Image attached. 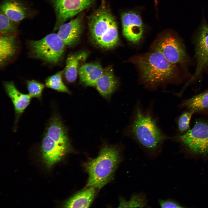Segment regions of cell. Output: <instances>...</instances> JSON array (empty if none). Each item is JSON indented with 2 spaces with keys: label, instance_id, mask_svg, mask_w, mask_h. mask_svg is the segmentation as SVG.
Masks as SVG:
<instances>
[{
  "label": "cell",
  "instance_id": "d6986e66",
  "mask_svg": "<svg viewBox=\"0 0 208 208\" xmlns=\"http://www.w3.org/2000/svg\"><path fill=\"white\" fill-rule=\"evenodd\" d=\"M88 55L87 53L82 52L70 55L68 57L64 70L65 78L68 81L72 82L75 80L79 63L81 61L85 60Z\"/></svg>",
  "mask_w": 208,
  "mask_h": 208
},
{
  "label": "cell",
  "instance_id": "2e32d148",
  "mask_svg": "<svg viewBox=\"0 0 208 208\" xmlns=\"http://www.w3.org/2000/svg\"><path fill=\"white\" fill-rule=\"evenodd\" d=\"M103 71L102 67L99 63H87L79 68V74L80 81L83 84L92 86Z\"/></svg>",
  "mask_w": 208,
  "mask_h": 208
},
{
  "label": "cell",
  "instance_id": "cb8c5ba5",
  "mask_svg": "<svg viewBox=\"0 0 208 208\" xmlns=\"http://www.w3.org/2000/svg\"><path fill=\"white\" fill-rule=\"evenodd\" d=\"M1 11L0 15V31L1 35L12 34L16 30V24Z\"/></svg>",
  "mask_w": 208,
  "mask_h": 208
},
{
  "label": "cell",
  "instance_id": "ffe728a7",
  "mask_svg": "<svg viewBox=\"0 0 208 208\" xmlns=\"http://www.w3.org/2000/svg\"><path fill=\"white\" fill-rule=\"evenodd\" d=\"M16 50V37L12 34L1 35L0 38L1 65L15 54Z\"/></svg>",
  "mask_w": 208,
  "mask_h": 208
},
{
  "label": "cell",
  "instance_id": "4316f807",
  "mask_svg": "<svg viewBox=\"0 0 208 208\" xmlns=\"http://www.w3.org/2000/svg\"><path fill=\"white\" fill-rule=\"evenodd\" d=\"M158 203L161 208H182L179 204L171 199H159Z\"/></svg>",
  "mask_w": 208,
  "mask_h": 208
},
{
  "label": "cell",
  "instance_id": "9c48e42d",
  "mask_svg": "<svg viewBox=\"0 0 208 208\" xmlns=\"http://www.w3.org/2000/svg\"><path fill=\"white\" fill-rule=\"evenodd\" d=\"M55 10L58 29L67 20L89 7L93 0H50Z\"/></svg>",
  "mask_w": 208,
  "mask_h": 208
},
{
  "label": "cell",
  "instance_id": "5bb4252c",
  "mask_svg": "<svg viewBox=\"0 0 208 208\" xmlns=\"http://www.w3.org/2000/svg\"><path fill=\"white\" fill-rule=\"evenodd\" d=\"M118 86L117 79L113 70L109 67L103 70V73L92 86L95 87L102 96L107 98L116 90Z\"/></svg>",
  "mask_w": 208,
  "mask_h": 208
},
{
  "label": "cell",
  "instance_id": "8fae6325",
  "mask_svg": "<svg viewBox=\"0 0 208 208\" xmlns=\"http://www.w3.org/2000/svg\"><path fill=\"white\" fill-rule=\"evenodd\" d=\"M68 149L53 140L46 134L44 135L41 145L42 155L44 162L49 167L60 161Z\"/></svg>",
  "mask_w": 208,
  "mask_h": 208
},
{
  "label": "cell",
  "instance_id": "ac0fdd59",
  "mask_svg": "<svg viewBox=\"0 0 208 208\" xmlns=\"http://www.w3.org/2000/svg\"><path fill=\"white\" fill-rule=\"evenodd\" d=\"M1 11L14 22L17 23L27 16L26 11L21 3L16 0H6L3 3Z\"/></svg>",
  "mask_w": 208,
  "mask_h": 208
},
{
  "label": "cell",
  "instance_id": "44dd1931",
  "mask_svg": "<svg viewBox=\"0 0 208 208\" xmlns=\"http://www.w3.org/2000/svg\"><path fill=\"white\" fill-rule=\"evenodd\" d=\"M181 106L193 113L208 109V90L185 100Z\"/></svg>",
  "mask_w": 208,
  "mask_h": 208
},
{
  "label": "cell",
  "instance_id": "7402d4cb",
  "mask_svg": "<svg viewBox=\"0 0 208 208\" xmlns=\"http://www.w3.org/2000/svg\"><path fill=\"white\" fill-rule=\"evenodd\" d=\"M63 72L64 70L58 71L47 78L45 80L46 86L59 92L70 93L62 80V75Z\"/></svg>",
  "mask_w": 208,
  "mask_h": 208
},
{
  "label": "cell",
  "instance_id": "d4e9b609",
  "mask_svg": "<svg viewBox=\"0 0 208 208\" xmlns=\"http://www.w3.org/2000/svg\"><path fill=\"white\" fill-rule=\"evenodd\" d=\"M27 86L29 94L31 97L40 99L44 85L40 82L34 80H28Z\"/></svg>",
  "mask_w": 208,
  "mask_h": 208
},
{
  "label": "cell",
  "instance_id": "ba28073f",
  "mask_svg": "<svg viewBox=\"0 0 208 208\" xmlns=\"http://www.w3.org/2000/svg\"><path fill=\"white\" fill-rule=\"evenodd\" d=\"M196 68L194 73L184 86H187L208 70V25L204 18L194 38Z\"/></svg>",
  "mask_w": 208,
  "mask_h": 208
},
{
  "label": "cell",
  "instance_id": "8992f818",
  "mask_svg": "<svg viewBox=\"0 0 208 208\" xmlns=\"http://www.w3.org/2000/svg\"><path fill=\"white\" fill-rule=\"evenodd\" d=\"M154 49L161 53L171 64L186 66L189 58L181 40L173 32L164 33L158 39Z\"/></svg>",
  "mask_w": 208,
  "mask_h": 208
},
{
  "label": "cell",
  "instance_id": "7c38bea8",
  "mask_svg": "<svg viewBox=\"0 0 208 208\" xmlns=\"http://www.w3.org/2000/svg\"><path fill=\"white\" fill-rule=\"evenodd\" d=\"M3 84L6 93L13 103L16 118H18L29 104L31 97L29 94L20 92L12 81L5 82Z\"/></svg>",
  "mask_w": 208,
  "mask_h": 208
},
{
  "label": "cell",
  "instance_id": "7a4b0ae2",
  "mask_svg": "<svg viewBox=\"0 0 208 208\" xmlns=\"http://www.w3.org/2000/svg\"><path fill=\"white\" fill-rule=\"evenodd\" d=\"M121 160L120 152L116 147L103 148L98 156L88 164L89 177L87 186L101 188L113 178Z\"/></svg>",
  "mask_w": 208,
  "mask_h": 208
},
{
  "label": "cell",
  "instance_id": "4fadbf2b",
  "mask_svg": "<svg viewBox=\"0 0 208 208\" xmlns=\"http://www.w3.org/2000/svg\"><path fill=\"white\" fill-rule=\"evenodd\" d=\"M81 18L78 17L60 27L57 34L65 45H72L78 39L81 32Z\"/></svg>",
  "mask_w": 208,
  "mask_h": 208
},
{
  "label": "cell",
  "instance_id": "30bf717a",
  "mask_svg": "<svg viewBox=\"0 0 208 208\" xmlns=\"http://www.w3.org/2000/svg\"><path fill=\"white\" fill-rule=\"evenodd\" d=\"M121 18L124 36L133 43L139 42L142 37L144 30L140 16L136 12L129 11L123 13Z\"/></svg>",
  "mask_w": 208,
  "mask_h": 208
},
{
  "label": "cell",
  "instance_id": "5b68a950",
  "mask_svg": "<svg viewBox=\"0 0 208 208\" xmlns=\"http://www.w3.org/2000/svg\"><path fill=\"white\" fill-rule=\"evenodd\" d=\"M29 45L34 57L51 64H57L61 60L65 45L55 33L49 34L40 40L31 41Z\"/></svg>",
  "mask_w": 208,
  "mask_h": 208
},
{
  "label": "cell",
  "instance_id": "e0dca14e",
  "mask_svg": "<svg viewBox=\"0 0 208 208\" xmlns=\"http://www.w3.org/2000/svg\"><path fill=\"white\" fill-rule=\"evenodd\" d=\"M94 188L88 187L70 198L65 204V208H88L90 206L95 194Z\"/></svg>",
  "mask_w": 208,
  "mask_h": 208
},
{
  "label": "cell",
  "instance_id": "6da1fadb",
  "mask_svg": "<svg viewBox=\"0 0 208 208\" xmlns=\"http://www.w3.org/2000/svg\"><path fill=\"white\" fill-rule=\"evenodd\" d=\"M153 113L150 108L144 109L138 101L126 132L148 156L154 158L160 154L168 138L160 129Z\"/></svg>",
  "mask_w": 208,
  "mask_h": 208
},
{
  "label": "cell",
  "instance_id": "277c9868",
  "mask_svg": "<svg viewBox=\"0 0 208 208\" xmlns=\"http://www.w3.org/2000/svg\"><path fill=\"white\" fill-rule=\"evenodd\" d=\"M89 27L93 39L101 47L110 49L118 44L117 24L113 15L106 8L102 6L93 14Z\"/></svg>",
  "mask_w": 208,
  "mask_h": 208
},
{
  "label": "cell",
  "instance_id": "3957f363",
  "mask_svg": "<svg viewBox=\"0 0 208 208\" xmlns=\"http://www.w3.org/2000/svg\"><path fill=\"white\" fill-rule=\"evenodd\" d=\"M135 62L142 78L150 84L169 80L178 74L176 66L170 63L161 53L155 50L139 56Z\"/></svg>",
  "mask_w": 208,
  "mask_h": 208
},
{
  "label": "cell",
  "instance_id": "52a82bcc",
  "mask_svg": "<svg viewBox=\"0 0 208 208\" xmlns=\"http://www.w3.org/2000/svg\"><path fill=\"white\" fill-rule=\"evenodd\" d=\"M191 152L208 154V120H198L193 128L184 134L174 137Z\"/></svg>",
  "mask_w": 208,
  "mask_h": 208
},
{
  "label": "cell",
  "instance_id": "9a60e30c",
  "mask_svg": "<svg viewBox=\"0 0 208 208\" xmlns=\"http://www.w3.org/2000/svg\"><path fill=\"white\" fill-rule=\"evenodd\" d=\"M45 134L54 141L69 148V143L66 130L58 116H55L51 118Z\"/></svg>",
  "mask_w": 208,
  "mask_h": 208
},
{
  "label": "cell",
  "instance_id": "484cf974",
  "mask_svg": "<svg viewBox=\"0 0 208 208\" xmlns=\"http://www.w3.org/2000/svg\"><path fill=\"white\" fill-rule=\"evenodd\" d=\"M193 113L189 111L183 112L179 116L177 122L178 129L180 132H183L189 129L190 121Z\"/></svg>",
  "mask_w": 208,
  "mask_h": 208
},
{
  "label": "cell",
  "instance_id": "603a6c76",
  "mask_svg": "<svg viewBox=\"0 0 208 208\" xmlns=\"http://www.w3.org/2000/svg\"><path fill=\"white\" fill-rule=\"evenodd\" d=\"M147 200L145 196L141 193L132 195L127 201L121 199L118 207H144L146 206Z\"/></svg>",
  "mask_w": 208,
  "mask_h": 208
}]
</instances>
